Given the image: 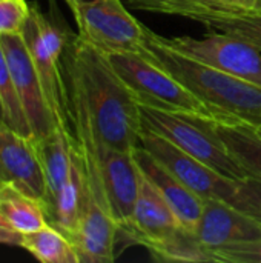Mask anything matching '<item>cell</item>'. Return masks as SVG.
<instances>
[{"instance_id":"20","label":"cell","mask_w":261,"mask_h":263,"mask_svg":"<svg viewBox=\"0 0 261 263\" xmlns=\"http://www.w3.org/2000/svg\"><path fill=\"white\" fill-rule=\"evenodd\" d=\"M157 262L200 263L215 262L214 254L195 236V233L177 228L169 236L145 247Z\"/></svg>"},{"instance_id":"7","label":"cell","mask_w":261,"mask_h":263,"mask_svg":"<svg viewBox=\"0 0 261 263\" xmlns=\"http://www.w3.org/2000/svg\"><path fill=\"white\" fill-rule=\"evenodd\" d=\"M132 8L195 20L209 31L238 37L261 51V11L212 0H126Z\"/></svg>"},{"instance_id":"3","label":"cell","mask_w":261,"mask_h":263,"mask_svg":"<svg viewBox=\"0 0 261 263\" xmlns=\"http://www.w3.org/2000/svg\"><path fill=\"white\" fill-rule=\"evenodd\" d=\"M71 35L55 18L45 14L37 3L29 5L22 37L37 71L54 123L72 131L71 100L63 68V54Z\"/></svg>"},{"instance_id":"2","label":"cell","mask_w":261,"mask_h":263,"mask_svg":"<svg viewBox=\"0 0 261 263\" xmlns=\"http://www.w3.org/2000/svg\"><path fill=\"white\" fill-rule=\"evenodd\" d=\"M142 55L157 63L217 116L235 117L261 126V86L232 76L195 59H191L171 46L162 35L148 29Z\"/></svg>"},{"instance_id":"30","label":"cell","mask_w":261,"mask_h":263,"mask_svg":"<svg viewBox=\"0 0 261 263\" xmlns=\"http://www.w3.org/2000/svg\"><path fill=\"white\" fill-rule=\"evenodd\" d=\"M0 117L5 120V112H3V106H2V103H0Z\"/></svg>"},{"instance_id":"9","label":"cell","mask_w":261,"mask_h":263,"mask_svg":"<svg viewBox=\"0 0 261 263\" xmlns=\"http://www.w3.org/2000/svg\"><path fill=\"white\" fill-rule=\"evenodd\" d=\"M138 145L203 200H228L231 197L237 180L226 179L152 129L146 126L142 128Z\"/></svg>"},{"instance_id":"28","label":"cell","mask_w":261,"mask_h":263,"mask_svg":"<svg viewBox=\"0 0 261 263\" xmlns=\"http://www.w3.org/2000/svg\"><path fill=\"white\" fill-rule=\"evenodd\" d=\"M65 2H66V5L69 6V9L74 11L78 5H82V3H85V2H89V0H65Z\"/></svg>"},{"instance_id":"1","label":"cell","mask_w":261,"mask_h":263,"mask_svg":"<svg viewBox=\"0 0 261 263\" xmlns=\"http://www.w3.org/2000/svg\"><path fill=\"white\" fill-rule=\"evenodd\" d=\"M63 68L69 100L85 111L97 140L109 148L134 151L143 128L140 103L109 55L82 37L71 35Z\"/></svg>"},{"instance_id":"8","label":"cell","mask_w":261,"mask_h":263,"mask_svg":"<svg viewBox=\"0 0 261 263\" xmlns=\"http://www.w3.org/2000/svg\"><path fill=\"white\" fill-rule=\"evenodd\" d=\"M162 39L168 46L191 59L261 86V51L238 37L208 29L203 37L162 35Z\"/></svg>"},{"instance_id":"24","label":"cell","mask_w":261,"mask_h":263,"mask_svg":"<svg viewBox=\"0 0 261 263\" xmlns=\"http://www.w3.org/2000/svg\"><path fill=\"white\" fill-rule=\"evenodd\" d=\"M215 263H261V237L212 250Z\"/></svg>"},{"instance_id":"5","label":"cell","mask_w":261,"mask_h":263,"mask_svg":"<svg viewBox=\"0 0 261 263\" xmlns=\"http://www.w3.org/2000/svg\"><path fill=\"white\" fill-rule=\"evenodd\" d=\"M108 55L112 66L132 91L140 106L192 114L198 117L217 116L172 74L145 55L135 52Z\"/></svg>"},{"instance_id":"29","label":"cell","mask_w":261,"mask_h":263,"mask_svg":"<svg viewBox=\"0 0 261 263\" xmlns=\"http://www.w3.org/2000/svg\"><path fill=\"white\" fill-rule=\"evenodd\" d=\"M254 8L261 11V0H254Z\"/></svg>"},{"instance_id":"25","label":"cell","mask_w":261,"mask_h":263,"mask_svg":"<svg viewBox=\"0 0 261 263\" xmlns=\"http://www.w3.org/2000/svg\"><path fill=\"white\" fill-rule=\"evenodd\" d=\"M29 14L25 0H0V35L22 34Z\"/></svg>"},{"instance_id":"22","label":"cell","mask_w":261,"mask_h":263,"mask_svg":"<svg viewBox=\"0 0 261 263\" xmlns=\"http://www.w3.org/2000/svg\"><path fill=\"white\" fill-rule=\"evenodd\" d=\"M0 103L3 106V112H5V122L8 125H11L14 129H17L18 133H22L26 137H32L29 123L26 120L25 111L22 108L15 85H14V79L0 42Z\"/></svg>"},{"instance_id":"27","label":"cell","mask_w":261,"mask_h":263,"mask_svg":"<svg viewBox=\"0 0 261 263\" xmlns=\"http://www.w3.org/2000/svg\"><path fill=\"white\" fill-rule=\"evenodd\" d=\"M217 3L229 5V6H243V8H254V0H212Z\"/></svg>"},{"instance_id":"14","label":"cell","mask_w":261,"mask_h":263,"mask_svg":"<svg viewBox=\"0 0 261 263\" xmlns=\"http://www.w3.org/2000/svg\"><path fill=\"white\" fill-rule=\"evenodd\" d=\"M195 236L208 250L261 237V225L222 199H206Z\"/></svg>"},{"instance_id":"21","label":"cell","mask_w":261,"mask_h":263,"mask_svg":"<svg viewBox=\"0 0 261 263\" xmlns=\"http://www.w3.org/2000/svg\"><path fill=\"white\" fill-rule=\"evenodd\" d=\"M22 248L43 263H80L71 240L49 223L23 234Z\"/></svg>"},{"instance_id":"6","label":"cell","mask_w":261,"mask_h":263,"mask_svg":"<svg viewBox=\"0 0 261 263\" xmlns=\"http://www.w3.org/2000/svg\"><path fill=\"white\" fill-rule=\"evenodd\" d=\"M78 37L105 54H140L148 28L123 5V0H89L74 11Z\"/></svg>"},{"instance_id":"17","label":"cell","mask_w":261,"mask_h":263,"mask_svg":"<svg viewBox=\"0 0 261 263\" xmlns=\"http://www.w3.org/2000/svg\"><path fill=\"white\" fill-rule=\"evenodd\" d=\"M86 194H88L86 168H85L83 156L75 140L72 146L71 171L54 205L46 211L48 223L57 228L58 231H62L69 239V236L75 231L78 220L82 217Z\"/></svg>"},{"instance_id":"23","label":"cell","mask_w":261,"mask_h":263,"mask_svg":"<svg viewBox=\"0 0 261 263\" xmlns=\"http://www.w3.org/2000/svg\"><path fill=\"white\" fill-rule=\"evenodd\" d=\"M261 225V182L257 179L237 180L231 197L226 200Z\"/></svg>"},{"instance_id":"11","label":"cell","mask_w":261,"mask_h":263,"mask_svg":"<svg viewBox=\"0 0 261 263\" xmlns=\"http://www.w3.org/2000/svg\"><path fill=\"white\" fill-rule=\"evenodd\" d=\"M0 182L45 200V179L32 137H26L0 117Z\"/></svg>"},{"instance_id":"26","label":"cell","mask_w":261,"mask_h":263,"mask_svg":"<svg viewBox=\"0 0 261 263\" xmlns=\"http://www.w3.org/2000/svg\"><path fill=\"white\" fill-rule=\"evenodd\" d=\"M23 234L14 230L0 214V243L9 245V247H22Z\"/></svg>"},{"instance_id":"16","label":"cell","mask_w":261,"mask_h":263,"mask_svg":"<svg viewBox=\"0 0 261 263\" xmlns=\"http://www.w3.org/2000/svg\"><path fill=\"white\" fill-rule=\"evenodd\" d=\"M32 142L45 179L43 208L46 214V211L54 205L65 182L68 180L75 136L74 131L55 125V128L48 136L32 139Z\"/></svg>"},{"instance_id":"10","label":"cell","mask_w":261,"mask_h":263,"mask_svg":"<svg viewBox=\"0 0 261 263\" xmlns=\"http://www.w3.org/2000/svg\"><path fill=\"white\" fill-rule=\"evenodd\" d=\"M0 42L14 79L22 108L31 128L32 139L45 137L55 128V123L48 109L42 83L38 80L25 40L22 34H11L0 35Z\"/></svg>"},{"instance_id":"15","label":"cell","mask_w":261,"mask_h":263,"mask_svg":"<svg viewBox=\"0 0 261 263\" xmlns=\"http://www.w3.org/2000/svg\"><path fill=\"white\" fill-rule=\"evenodd\" d=\"M137 163L142 173L157 186L172 213L175 214L180 227L186 231L195 233L197 223L203 211V199L189 190L183 182L163 168L146 149L140 145L134 149Z\"/></svg>"},{"instance_id":"13","label":"cell","mask_w":261,"mask_h":263,"mask_svg":"<svg viewBox=\"0 0 261 263\" xmlns=\"http://www.w3.org/2000/svg\"><path fill=\"white\" fill-rule=\"evenodd\" d=\"M182 228L171 206L157 186L142 173L138 194L134 203L131 220L118 230L131 245L146 247Z\"/></svg>"},{"instance_id":"19","label":"cell","mask_w":261,"mask_h":263,"mask_svg":"<svg viewBox=\"0 0 261 263\" xmlns=\"http://www.w3.org/2000/svg\"><path fill=\"white\" fill-rule=\"evenodd\" d=\"M0 214L22 234L48 225L43 203L9 182H0Z\"/></svg>"},{"instance_id":"12","label":"cell","mask_w":261,"mask_h":263,"mask_svg":"<svg viewBox=\"0 0 261 263\" xmlns=\"http://www.w3.org/2000/svg\"><path fill=\"white\" fill-rule=\"evenodd\" d=\"M118 227L88 185L82 217L69 236L80 263H111L117 257Z\"/></svg>"},{"instance_id":"31","label":"cell","mask_w":261,"mask_h":263,"mask_svg":"<svg viewBox=\"0 0 261 263\" xmlns=\"http://www.w3.org/2000/svg\"><path fill=\"white\" fill-rule=\"evenodd\" d=\"M258 128H260V131H261V126H258Z\"/></svg>"},{"instance_id":"4","label":"cell","mask_w":261,"mask_h":263,"mask_svg":"<svg viewBox=\"0 0 261 263\" xmlns=\"http://www.w3.org/2000/svg\"><path fill=\"white\" fill-rule=\"evenodd\" d=\"M140 112L143 126L163 136L218 174L231 180L248 179L245 171L226 149L211 117L171 112L149 106H140Z\"/></svg>"},{"instance_id":"18","label":"cell","mask_w":261,"mask_h":263,"mask_svg":"<svg viewBox=\"0 0 261 263\" xmlns=\"http://www.w3.org/2000/svg\"><path fill=\"white\" fill-rule=\"evenodd\" d=\"M211 122L232 159L245 174L261 182V131L257 125L235 117L215 116Z\"/></svg>"}]
</instances>
